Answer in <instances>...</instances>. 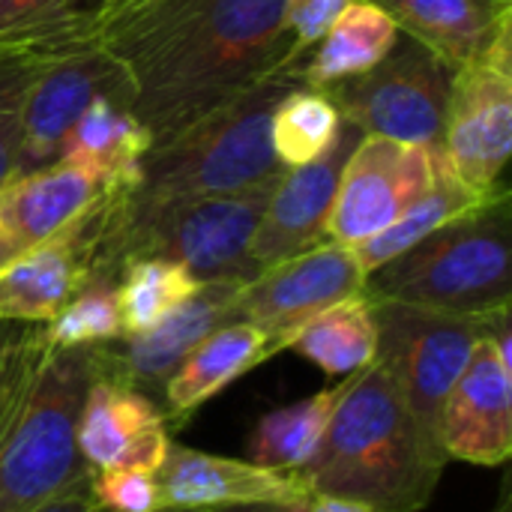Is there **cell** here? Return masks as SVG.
Returning <instances> with one entry per match:
<instances>
[{"mask_svg": "<svg viewBox=\"0 0 512 512\" xmlns=\"http://www.w3.org/2000/svg\"><path fill=\"white\" fill-rule=\"evenodd\" d=\"M90 495L102 512H159V483L150 468H105L90 474Z\"/></svg>", "mask_w": 512, "mask_h": 512, "instance_id": "f546056e", "label": "cell"}, {"mask_svg": "<svg viewBox=\"0 0 512 512\" xmlns=\"http://www.w3.org/2000/svg\"><path fill=\"white\" fill-rule=\"evenodd\" d=\"M9 261H15V252H12L9 240L3 237V231H0V270H3V267H6Z\"/></svg>", "mask_w": 512, "mask_h": 512, "instance_id": "74e56055", "label": "cell"}, {"mask_svg": "<svg viewBox=\"0 0 512 512\" xmlns=\"http://www.w3.org/2000/svg\"><path fill=\"white\" fill-rule=\"evenodd\" d=\"M168 444L171 435L162 405L114 378L96 351V375L78 420V450L90 474L123 465L156 471Z\"/></svg>", "mask_w": 512, "mask_h": 512, "instance_id": "9a60e30c", "label": "cell"}, {"mask_svg": "<svg viewBox=\"0 0 512 512\" xmlns=\"http://www.w3.org/2000/svg\"><path fill=\"white\" fill-rule=\"evenodd\" d=\"M201 282L180 264L165 258H129L120 270V318L123 336L141 333L189 300Z\"/></svg>", "mask_w": 512, "mask_h": 512, "instance_id": "83f0119b", "label": "cell"}, {"mask_svg": "<svg viewBox=\"0 0 512 512\" xmlns=\"http://www.w3.org/2000/svg\"><path fill=\"white\" fill-rule=\"evenodd\" d=\"M96 375V345L42 354L0 420V512H30L90 477L78 420Z\"/></svg>", "mask_w": 512, "mask_h": 512, "instance_id": "277c9868", "label": "cell"}, {"mask_svg": "<svg viewBox=\"0 0 512 512\" xmlns=\"http://www.w3.org/2000/svg\"><path fill=\"white\" fill-rule=\"evenodd\" d=\"M240 288V282H204L153 327L96 345L102 366L114 378L156 399L192 348H198L213 330L237 321L234 303Z\"/></svg>", "mask_w": 512, "mask_h": 512, "instance_id": "5bb4252c", "label": "cell"}, {"mask_svg": "<svg viewBox=\"0 0 512 512\" xmlns=\"http://www.w3.org/2000/svg\"><path fill=\"white\" fill-rule=\"evenodd\" d=\"M399 39L396 21L372 0H351L330 24L321 42L303 57L300 78L306 87H327L333 81L369 72Z\"/></svg>", "mask_w": 512, "mask_h": 512, "instance_id": "603a6c76", "label": "cell"}, {"mask_svg": "<svg viewBox=\"0 0 512 512\" xmlns=\"http://www.w3.org/2000/svg\"><path fill=\"white\" fill-rule=\"evenodd\" d=\"M306 512H372L369 507L348 501V498H333V495H312Z\"/></svg>", "mask_w": 512, "mask_h": 512, "instance_id": "e575fe53", "label": "cell"}, {"mask_svg": "<svg viewBox=\"0 0 512 512\" xmlns=\"http://www.w3.org/2000/svg\"><path fill=\"white\" fill-rule=\"evenodd\" d=\"M48 351L42 324H12L0 321V420L6 417L12 399Z\"/></svg>", "mask_w": 512, "mask_h": 512, "instance_id": "4dcf8cb0", "label": "cell"}, {"mask_svg": "<svg viewBox=\"0 0 512 512\" xmlns=\"http://www.w3.org/2000/svg\"><path fill=\"white\" fill-rule=\"evenodd\" d=\"M453 72L480 60L512 21V0H372Z\"/></svg>", "mask_w": 512, "mask_h": 512, "instance_id": "ffe728a7", "label": "cell"}, {"mask_svg": "<svg viewBox=\"0 0 512 512\" xmlns=\"http://www.w3.org/2000/svg\"><path fill=\"white\" fill-rule=\"evenodd\" d=\"M492 512H512V492H510V480H504V489L498 495V504L492 507Z\"/></svg>", "mask_w": 512, "mask_h": 512, "instance_id": "8d00e7d4", "label": "cell"}, {"mask_svg": "<svg viewBox=\"0 0 512 512\" xmlns=\"http://www.w3.org/2000/svg\"><path fill=\"white\" fill-rule=\"evenodd\" d=\"M372 315L378 333L372 363L387 372L411 411L435 429L450 387L468 366L477 342L504 312L471 318L414 303L372 300Z\"/></svg>", "mask_w": 512, "mask_h": 512, "instance_id": "52a82bcc", "label": "cell"}, {"mask_svg": "<svg viewBox=\"0 0 512 512\" xmlns=\"http://www.w3.org/2000/svg\"><path fill=\"white\" fill-rule=\"evenodd\" d=\"M363 285L366 273L354 249L327 240L303 255L261 270L252 282H246L237 294L234 315L237 321H249L267 333L270 342L285 351L297 327L318 312L363 294Z\"/></svg>", "mask_w": 512, "mask_h": 512, "instance_id": "30bf717a", "label": "cell"}, {"mask_svg": "<svg viewBox=\"0 0 512 512\" xmlns=\"http://www.w3.org/2000/svg\"><path fill=\"white\" fill-rule=\"evenodd\" d=\"M273 354H279V348L249 321H231L213 330L198 348L189 351V357L177 366L159 393V405L168 423H183L216 393H222L255 366L267 363Z\"/></svg>", "mask_w": 512, "mask_h": 512, "instance_id": "44dd1931", "label": "cell"}, {"mask_svg": "<svg viewBox=\"0 0 512 512\" xmlns=\"http://www.w3.org/2000/svg\"><path fill=\"white\" fill-rule=\"evenodd\" d=\"M96 195L93 177L60 162L12 177L0 189V231L15 258L63 234L90 210Z\"/></svg>", "mask_w": 512, "mask_h": 512, "instance_id": "ac0fdd59", "label": "cell"}, {"mask_svg": "<svg viewBox=\"0 0 512 512\" xmlns=\"http://www.w3.org/2000/svg\"><path fill=\"white\" fill-rule=\"evenodd\" d=\"M159 512H204V510H186V507H165V510Z\"/></svg>", "mask_w": 512, "mask_h": 512, "instance_id": "f35d334b", "label": "cell"}, {"mask_svg": "<svg viewBox=\"0 0 512 512\" xmlns=\"http://www.w3.org/2000/svg\"><path fill=\"white\" fill-rule=\"evenodd\" d=\"M501 198H507V192H501V195H483V192L471 189L438 156V168H435L432 189L420 201H414L390 228H384L372 240L354 246V255H357L363 273H372L375 267L387 264L399 252L411 249L414 243H420L426 234L438 231L441 225H447V222H453V219H459V216H465L471 210H480V207H486L492 201H501Z\"/></svg>", "mask_w": 512, "mask_h": 512, "instance_id": "cb8c5ba5", "label": "cell"}, {"mask_svg": "<svg viewBox=\"0 0 512 512\" xmlns=\"http://www.w3.org/2000/svg\"><path fill=\"white\" fill-rule=\"evenodd\" d=\"M342 129L333 102L318 90L297 84L279 99L270 117V144L282 168H300L321 159Z\"/></svg>", "mask_w": 512, "mask_h": 512, "instance_id": "4316f807", "label": "cell"}, {"mask_svg": "<svg viewBox=\"0 0 512 512\" xmlns=\"http://www.w3.org/2000/svg\"><path fill=\"white\" fill-rule=\"evenodd\" d=\"M375 315L366 294L348 297L294 330L285 348L312 360L321 372L348 378L375 360Z\"/></svg>", "mask_w": 512, "mask_h": 512, "instance_id": "d4e9b609", "label": "cell"}, {"mask_svg": "<svg viewBox=\"0 0 512 512\" xmlns=\"http://www.w3.org/2000/svg\"><path fill=\"white\" fill-rule=\"evenodd\" d=\"M339 390L342 384L264 414L246 441V459L261 468L297 474L315 453L339 399Z\"/></svg>", "mask_w": 512, "mask_h": 512, "instance_id": "484cf974", "label": "cell"}, {"mask_svg": "<svg viewBox=\"0 0 512 512\" xmlns=\"http://www.w3.org/2000/svg\"><path fill=\"white\" fill-rule=\"evenodd\" d=\"M309 504H246V507H216L204 512H306Z\"/></svg>", "mask_w": 512, "mask_h": 512, "instance_id": "d590c367", "label": "cell"}, {"mask_svg": "<svg viewBox=\"0 0 512 512\" xmlns=\"http://www.w3.org/2000/svg\"><path fill=\"white\" fill-rule=\"evenodd\" d=\"M150 144V132L123 99L96 96L63 138L57 162L93 177L99 192H123L138 180Z\"/></svg>", "mask_w": 512, "mask_h": 512, "instance_id": "d6986e66", "label": "cell"}, {"mask_svg": "<svg viewBox=\"0 0 512 512\" xmlns=\"http://www.w3.org/2000/svg\"><path fill=\"white\" fill-rule=\"evenodd\" d=\"M96 96H117L129 105L132 87L126 69L99 45L39 66L21 99L18 174L57 165L63 138Z\"/></svg>", "mask_w": 512, "mask_h": 512, "instance_id": "7c38bea8", "label": "cell"}, {"mask_svg": "<svg viewBox=\"0 0 512 512\" xmlns=\"http://www.w3.org/2000/svg\"><path fill=\"white\" fill-rule=\"evenodd\" d=\"M162 507L216 510L246 504H309L312 495L294 474L261 468L249 459L201 453L183 444H168L156 468Z\"/></svg>", "mask_w": 512, "mask_h": 512, "instance_id": "2e32d148", "label": "cell"}, {"mask_svg": "<svg viewBox=\"0 0 512 512\" xmlns=\"http://www.w3.org/2000/svg\"><path fill=\"white\" fill-rule=\"evenodd\" d=\"M450 81L453 69L399 30L396 45L378 66L333 81L321 93L363 135L423 144L441 153Z\"/></svg>", "mask_w": 512, "mask_h": 512, "instance_id": "8992f818", "label": "cell"}, {"mask_svg": "<svg viewBox=\"0 0 512 512\" xmlns=\"http://www.w3.org/2000/svg\"><path fill=\"white\" fill-rule=\"evenodd\" d=\"M282 12L285 0H117L99 48L126 69L129 111L156 144L309 54Z\"/></svg>", "mask_w": 512, "mask_h": 512, "instance_id": "6da1fadb", "label": "cell"}, {"mask_svg": "<svg viewBox=\"0 0 512 512\" xmlns=\"http://www.w3.org/2000/svg\"><path fill=\"white\" fill-rule=\"evenodd\" d=\"M369 300L492 318L512 300L510 195L471 210L366 273Z\"/></svg>", "mask_w": 512, "mask_h": 512, "instance_id": "5b68a950", "label": "cell"}, {"mask_svg": "<svg viewBox=\"0 0 512 512\" xmlns=\"http://www.w3.org/2000/svg\"><path fill=\"white\" fill-rule=\"evenodd\" d=\"M39 69V66H36ZM33 66H0V189L15 177L21 144V99Z\"/></svg>", "mask_w": 512, "mask_h": 512, "instance_id": "1f68e13d", "label": "cell"}, {"mask_svg": "<svg viewBox=\"0 0 512 512\" xmlns=\"http://www.w3.org/2000/svg\"><path fill=\"white\" fill-rule=\"evenodd\" d=\"M117 0H0V66H45L99 45Z\"/></svg>", "mask_w": 512, "mask_h": 512, "instance_id": "e0dca14e", "label": "cell"}, {"mask_svg": "<svg viewBox=\"0 0 512 512\" xmlns=\"http://www.w3.org/2000/svg\"><path fill=\"white\" fill-rule=\"evenodd\" d=\"M512 150V72L471 60L453 72L441 162L471 189L501 195Z\"/></svg>", "mask_w": 512, "mask_h": 512, "instance_id": "8fae6325", "label": "cell"}, {"mask_svg": "<svg viewBox=\"0 0 512 512\" xmlns=\"http://www.w3.org/2000/svg\"><path fill=\"white\" fill-rule=\"evenodd\" d=\"M30 512H102L99 510V504L93 501V495H90V477L87 480H81V483H75L72 489H66L63 495H57L54 501H48V504H42V507H36V510Z\"/></svg>", "mask_w": 512, "mask_h": 512, "instance_id": "836d02e7", "label": "cell"}, {"mask_svg": "<svg viewBox=\"0 0 512 512\" xmlns=\"http://www.w3.org/2000/svg\"><path fill=\"white\" fill-rule=\"evenodd\" d=\"M438 444L447 459L501 468L512 456L510 312L477 342L468 366L438 411Z\"/></svg>", "mask_w": 512, "mask_h": 512, "instance_id": "9c48e42d", "label": "cell"}, {"mask_svg": "<svg viewBox=\"0 0 512 512\" xmlns=\"http://www.w3.org/2000/svg\"><path fill=\"white\" fill-rule=\"evenodd\" d=\"M300 66L303 60L279 69L231 102L156 141L138 165V180L120 192L123 204L144 207L216 198L276 180L285 168L270 144V117L279 99L303 84Z\"/></svg>", "mask_w": 512, "mask_h": 512, "instance_id": "3957f363", "label": "cell"}, {"mask_svg": "<svg viewBox=\"0 0 512 512\" xmlns=\"http://www.w3.org/2000/svg\"><path fill=\"white\" fill-rule=\"evenodd\" d=\"M120 276L87 273L63 309L42 324L45 342L51 348H78V345H105L123 336L120 318Z\"/></svg>", "mask_w": 512, "mask_h": 512, "instance_id": "f1b7e54d", "label": "cell"}, {"mask_svg": "<svg viewBox=\"0 0 512 512\" xmlns=\"http://www.w3.org/2000/svg\"><path fill=\"white\" fill-rule=\"evenodd\" d=\"M87 264L63 231L0 270V321L48 324L84 282Z\"/></svg>", "mask_w": 512, "mask_h": 512, "instance_id": "7402d4cb", "label": "cell"}, {"mask_svg": "<svg viewBox=\"0 0 512 512\" xmlns=\"http://www.w3.org/2000/svg\"><path fill=\"white\" fill-rule=\"evenodd\" d=\"M435 168L438 153L423 144L363 135L342 168L327 240L351 249L372 240L432 189Z\"/></svg>", "mask_w": 512, "mask_h": 512, "instance_id": "ba28073f", "label": "cell"}, {"mask_svg": "<svg viewBox=\"0 0 512 512\" xmlns=\"http://www.w3.org/2000/svg\"><path fill=\"white\" fill-rule=\"evenodd\" d=\"M447 453L378 363L345 378L327 429L294 474L309 495L357 501L372 512H423Z\"/></svg>", "mask_w": 512, "mask_h": 512, "instance_id": "7a4b0ae2", "label": "cell"}, {"mask_svg": "<svg viewBox=\"0 0 512 512\" xmlns=\"http://www.w3.org/2000/svg\"><path fill=\"white\" fill-rule=\"evenodd\" d=\"M351 0H285V27L303 51H312Z\"/></svg>", "mask_w": 512, "mask_h": 512, "instance_id": "d6a6232c", "label": "cell"}, {"mask_svg": "<svg viewBox=\"0 0 512 512\" xmlns=\"http://www.w3.org/2000/svg\"><path fill=\"white\" fill-rule=\"evenodd\" d=\"M360 138L363 132L354 123L342 120L336 141L321 159L282 171L249 246L258 270H267L279 261L327 243V222L333 213L339 177Z\"/></svg>", "mask_w": 512, "mask_h": 512, "instance_id": "4fadbf2b", "label": "cell"}]
</instances>
